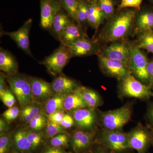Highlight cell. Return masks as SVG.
Listing matches in <instances>:
<instances>
[{
  "instance_id": "cell-1",
  "label": "cell",
  "mask_w": 153,
  "mask_h": 153,
  "mask_svg": "<svg viewBox=\"0 0 153 153\" xmlns=\"http://www.w3.org/2000/svg\"><path fill=\"white\" fill-rule=\"evenodd\" d=\"M137 11L132 8L117 10L112 17L107 20L96 39L100 43L110 44L126 40L129 36H132L134 20Z\"/></svg>"
},
{
  "instance_id": "cell-2",
  "label": "cell",
  "mask_w": 153,
  "mask_h": 153,
  "mask_svg": "<svg viewBox=\"0 0 153 153\" xmlns=\"http://www.w3.org/2000/svg\"><path fill=\"white\" fill-rule=\"evenodd\" d=\"M95 144L109 149L113 153H122L131 150L129 148L128 134L121 130L103 129L97 134Z\"/></svg>"
},
{
  "instance_id": "cell-3",
  "label": "cell",
  "mask_w": 153,
  "mask_h": 153,
  "mask_svg": "<svg viewBox=\"0 0 153 153\" xmlns=\"http://www.w3.org/2000/svg\"><path fill=\"white\" fill-rule=\"evenodd\" d=\"M6 81L12 93L19 102L21 108L26 105L35 102L31 85L26 75L19 72L13 75H7Z\"/></svg>"
},
{
  "instance_id": "cell-4",
  "label": "cell",
  "mask_w": 153,
  "mask_h": 153,
  "mask_svg": "<svg viewBox=\"0 0 153 153\" xmlns=\"http://www.w3.org/2000/svg\"><path fill=\"white\" fill-rule=\"evenodd\" d=\"M132 112L131 105L127 103L117 109L103 113L100 118L102 126L107 130H121L131 119Z\"/></svg>"
},
{
  "instance_id": "cell-5",
  "label": "cell",
  "mask_w": 153,
  "mask_h": 153,
  "mask_svg": "<svg viewBox=\"0 0 153 153\" xmlns=\"http://www.w3.org/2000/svg\"><path fill=\"white\" fill-rule=\"evenodd\" d=\"M148 58L146 54L134 45L131 55L128 63L131 73L135 78L145 85L152 87L150 79L148 74L147 65Z\"/></svg>"
},
{
  "instance_id": "cell-6",
  "label": "cell",
  "mask_w": 153,
  "mask_h": 153,
  "mask_svg": "<svg viewBox=\"0 0 153 153\" xmlns=\"http://www.w3.org/2000/svg\"><path fill=\"white\" fill-rule=\"evenodd\" d=\"M119 92L121 96L147 99L153 96L152 87L140 82L132 74L119 80Z\"/></svg>"
},
{
  "instance_id": "cell-7",
  "label": "cell",
  "mask_w": 153,
  "mask_h": 153,
  "mask_svg": "<svg viewBox=\"0 0 153 153\" xmlns=\"http://www.w3.org/2000/svg\"><path fill=\"white\" fill-rule=\"evenodd\" d=\"M72 57L70 48L60 44L52 54L39 63L45 66L51 75L55 76L62 73L63 68Z\"/></svg>"
},
{
  "instance_id": "cell-8",
  "label": "cell",
  "mask_w": 153,
  "mask_h": 153,
  "mask_svg": "<svg viewBox=\"0 0 153 153\" xmlns=\"http://www.w3.org/2000/svg\"><path fill=\"white\" fill-rule=\"evenodd\" d=\"M127 134L129 148L137 153H146L152 146L153 132L145 126L138 125Z\"/></svg>"
},
{
  "instance_id": "cell-9",
  "label": "cell",
  "mask_w": 153,
  "mask_h": 153,
  "mask_svg": "<svg viewBox=\"0 0 153 153\" xmlns=\"http://www.w3.org/2000/svg\"><path fill=\"white\" fill-rule=\"evenodd\" d=\"M133 45L134 42H129L126 39L114 41L101 47L99 55L119 60L128 65Z\"/></svg>"
},
{
  "instance_id": "cell-10",
  "label": "cell",
  "mask_w": 153,
  "mask_h": 153,
  "mask_svg": "<svg viewBox=\"0 0 153 153\" xmlns=\"http://www.w3.org/2000/svg\"><path fill=\"white\" fill-rule=\"evenodd\" d=\"M97 132L95 130H78L70 135L69 148L73 153H86L95 144Z\"/></svg>"
},
{
  "instance_id": "cell-11",
  "label": "cell",
  "mask_w": 153,
  "mask_h": 153,
  "mask_svg": "<svg viewBox=\"0 0 153 153\" xmlns=\"http://www.w3.org/2000/svg\"><path fill=\"white\" fill-rule=\"evenodd\" d=\"M98 57L99 66L103 74L120 80L131 75L128 65L119 61L97 55Z\"/></svg>"
},
{
  "instance_id": "cell-12",
  "label": "cell",
  "mask_w": 153,
  "mask_h": 153,
  "mask_svg": "<svg viewBox=\"0 0 153 153\" xmlns=\"http://www.w3.org/2000/svg\"><path fill=\"white\" fill-rule=\"evenodd\" d=\"M33 24V20L30 19L24 23L22 27L15 32L1 31L2 36H9L16 44L17 46L25 53L34 58L30 48V33Z\"/></svg>"
},
{
  "instance_id": "cell-13",
  "label": "cell",
  "mask_w": 153,
  "mask_h": 153,
  "mask_svg": "<svg viewBox=\"0 0 153 153\" xmlns=\"http://www.w3.org/2000/svg\"><path fill=\"white\" fill-rule=\"evenodd\" d=\"M30 82L34 101L42 105L49 99L54 93L51 82L33 76H27Z\"/></svg>"
},
{
  "instance_id": "cell-14",
  "label": "cell",
  "mask_w": 153,
  "mask_h": 153,
  "mask_svg": "<svg viewBox=\"0 0 153 153\" xmlns=\"http://www.w3.org/2000/svg\"><path fill=\"white\" fill-rule=\"evenodd\" d=\"M68 47L73 57L97 55L101 49L100 43L97 40L90 39L88 37L79 39Z\"/></svg>"
},
{
  "instance_id": "cell-15",
  "label": "cell",
  "mask_w": 153,
  "mask_h": 153,
  "mask_svg": "<svg viewBox=\"0 0 153 153\" xmlns=\"http://www.w3.org/2000/svg\"><path fill=\"white\" fill-rule=\"evenodd\" d=\"M153 30V6H146L137 11L134 20L132 36Z\"/></svg>"
},
{
  "instance_id": "cell-16",
  "label": "cell",
  "mask_w": 153,
  "mask_h": 153,
  "mask_svg": "<svg viewBox=\"0 0 153 153\" xmlns=\"http://www.w3.org/2000/svg\"><path fill=\"white\" fill-rule=\"evenodd\" d=\"M74 124L79 129L92 131L97 121V115L95 109L85 108L71 112Z\"/></svg>"
},
{
  "instance_id": "cell-17",
  "label": "cell",
  "mask_w": 153,
  "mask_h": 153,
  "mask_svg": "<svg viewBox=\"0 0 153 153\" xmlns=\"http://www.w3.org/2000/svg\"><path fill=\"white\" fill-rule=\"evenodd\" d=\"M41 7L40 26L49 30L58 11L61 8L59 0H40Z\"/></svg>"
},
{
  "instance_id": "cell-18",
  "label": "cell",
  "mask_w": 153,
  "mask_h": 153,
  "mask_svg": "<svg viewBox=\"0 0 153 153\" xmlns=\"http://www.w3.org/2000/svg\"><path fill=\"white\" fill-rule=\"evenodd\" d=\"M86 37H88L86 32L82 26L74 21L63 30L58 40L62 45L69 47L75 41Z\"/></svg>"
},
{
  "instance_id": "cell-19",
  "label": "cell",
  "mask_w": 153,
  "mask_h": 153,
  "mask_svg": "<svg viewBox=\"0 0 153 153\" xmlns=\"http://www.w3.org/2000/svg\"><path fill=\"white\" fill-rule=\"evenodd\" d=\"M51 83L54 93L64 95L74 92L80 86L76 80L62 73L55 76Z\"/></svg>"
},
{
  "instance_id": "cell-20",
  "label": "cell",
  "mask_w": 153,
  "mask_h": 153,
  "mask_svg": "<svg viewBox=\"0 0 153 153\" xmlns=\"http://www.w3.org/2000/svg\"><path fill=\"white\" fill-rule=\"evenodd\" d=\"M74 21L66 11L61 8L55 16L49 31L58 40L63 30Z\"/></svg>"
},
{
  "instance_id": "cell-21",
  "label": "cell",
  "mask_w": 153,
  "mask_h": 153,
  "mask_svg": "<svg viewBox=\"0 0 153 153\" xmlns=\"http://www.w3.org/2000/svg\"><path fill=\"white\" fill-rule=\"evenodd\" d=\"M19 64L14 55L8 50L0 48V70L7 75L18 73Z\"/></svg>"
},
{
  "instance_id": "cell-22",
  "label": "cell",
  "mask_w": 153,
  "mask_h": 153,
  "mask_svg": "<svg viewBox=\"0 0 153 153\" xmlns=\"http://www.w3.org/2000/svg\"><path fill=\"white\" fill-rule=\"evenodd\" d=\"M27 130L25 128H19L13 133V150L19 153H32Z\"/></svg>"
},
{
  "instance_id": "cell-23",
  "label": "cell",
  "mask_w": 153,
  "mask_h": 153,
  "mask_svg": "<svg viewBox=\"0 0 153 153\" xmlns=\"http://www.w3.org/2000/svg\"><path fill=\"white\" fill-rule=\"evenodd\" d=\"M88 25L97 31L100 25L106 20L104 14L97 3L96 0H89Z\"/></svg>"
},
{
  "instance_id": "cell-24",
  "label": "cell",
  "mask_w": 153,
  "mask_h": 153,
  "mask_svg": "<svg viewBox=\"0 0 153 153\" xmlns=\"http://www.w3.org/2000/svg\"><path fill=\"white\" fill-rule=\"evenodd\" d=\"M27 136L31 146L32 153H39L47 146L48 139L45 135V131H33L27 130Z\"/></svg>"
},
{
  "instance_id": "cell-25",
  "label": "cell",
  "mask_w": 153,
  "mask_h": 153,
  "mask_svg": "<svg viewBox=\"0 0 153 153\" xmlns=\"http://www.w3.org/2000/svg\"><path fill=\"white\" fill-rule=\"evenodd\" d=\"M77 90L88 108L95 109L101 105V97L95 91L82 86H79Z\"/></svg>"
},
{
  "instance_id": "cell-26",
  "label": "cell",
  "mask_w": 153,
  "mask_h": 153,
  "mask_svg": "<svg viewBox=\"0 0 153 153\" xmlns=\"http://www.w3.org/2000/svg\"><path fill=\"white\" fill-rule=\"evenodd\" d=\"M66 96L55 94L43 105V112L48 116L57 111H65L64 102Z\"/></svg>"
},
{
  "instance_id": "cell-27",
  "label": "cell",
  "mask_w": 153,
  "mask_h": 153,
  "mask_svg": "<svg viewBox=\"0 0 153 153\" xmlns=\"http://www.w3.org/2000/svg\"><path fill=\"white\" fill-rule=\"evenodd\" d=\"M64 108L65 111L71 112L80 108H87L77 88L74 92L66 95L64 100Z\"/></svg>"
},
{
  "instance_id": "cell-28",
  "label": "cell",
  "mask_w": 153,
  "mask_h": 153,
  "mask_svg": "<svg viewBox=\"0 0 153 153\" xmlns=\"http://www.w3.org/2000/svg\"><path fill=\"white\" fill-rule=\"evenodd\" d=\"M43 111V105L36 102L26 105L21 108L20 118L26 123H29L39 113Z\"/></svg>"
},
{
  "instance_id": "cell-29",
  "label": "cell",
  "mask_w": 153,
  "mask_h": 153,
  "mask_svg": "<svg viewBox=\"0 0 153 153\" xmlns=\"http://www.w3.org/2000/svg\"><path fill=\"white\" fill-rule=\"evenodd\" d=\"M89 0H78V7L76 12V23L82 26L86 32L88 25L89 13Z\"/></svg>"
},
{
  "instance_id": "cell-30",
  "label": "cell",
  "mask_w": 153,
  "mask_h": 153,
  "mask_svg": "<svg viewBox=\"0 0 153 153\" xmlns=\"http://www.w3.org/2000/svg\"><path fill=\"white\" fill-rule=\"evenodd\" d=\"M135 45L139 49H144L153 54V30L137 36Z\"/></svg>"
},
{
  "instance_id": "cell-31",
  "label": "cell",
  "mask_w": 153,
  "mask_h": 153,
  "mask_svg": "<svg viewBox=\"0 0 153 153\" xmlns=\"http://www.w3.org/2000/svg\"><path fill=\"white\" fill-rule=\"evenodd\" d=\"M97 3L104 14L106 20L110 19L115 13L117 10L116 7L118 1L116 0H96Z\"/></svg>"
},
{
  "instance_id": "cell-32",
  "label": "cell",
  "mask_w": 153,
  "mask_h": 153,
  "mask_svg": "<svg viewBox=\"0 0 153 153\" xmlns=\"http://www.w3.org/2000/svg\"><path fill=\"white\" fill-rule=\"evenodd\" d=\"M69 140L70 135L66 133L58 134L49 139L47 145L55 147L67 149L69 148Z\"/></svg>"
},
{
  "instance_id": "cell-33",
  "label": "cell",
  "mask_w": 153,
  "mask_h": 153,
  "mask_svg": "<svg viewBox=\"0 0 153 153\" xmlns=\"http://www.w3.org/2000/svg\"><path fill=\"white\" fill-rule=\"evenodd\" d=\"M48 118L47 116L43 111L36 115L29 124L30 130L33 131H40L46 127Z\"/></svg>"
},
{
  "instance_id": "cell-34",
  "label": "cell",
  "mask_w": 153,
  "mask_h": 153,
  "mask_svg": "<svg viewBox=\"0 0 153 153\" xmlns=\"http://www.w3.org/2000/svg\"><path fill=\"white\" fill-rule=\"evenodd\" d=\"M61 8L66 11L69 16L76 23V12L78 0H59Z\"/></svg>"
},
{
  "instance_id": "cell-35",
  "label": "cell",
  "mask_w": 153,
  "mask_h": 153,
  "mask_svg": "<svg viewBox=\"0 0 153 153\" xmlns=\"http://www.w3.org/2000/svg\"><path fill=\"white\" fill-rule=\"evenodd\" d=\"M45 135L48 139L58 134L66 133V131L60 124L52 122L48 120L45 127Z\"/></svg>"
},
{
  "instance_id": "cell-36",
  "label": "cell",
  "mask_w": 153,
  "mask_h": 153,
  "mask_svg": "<svg viewBox=\"0 0 153 153\" xmlns=\"http://www.w3.org/2000/svg\"><path fill=\"white\" fill-rule=\"evenodd\" d=\"M13 132H8L0 135V153H9L13 146Z\"/></svg>"
},
{
  "instance_id": "cell-37",
  "label": "cell",
  "mask_w": 153,
  "mask_h": 153,
  "mask_svg": "<svg viewBox=\"0 0 153 153\" xmlns=\"http://www.w3.org/2000/svg\"><path fill=\"white\" fill-rule=\"evenodd\" d=\"M143 0H121L118 6L117 10L127 8L134 9L137 10H140L141 5Z\"/></svg>"
},
{
  "instance_id": "cell-38",
  "label": "cell",
  "mask_w": 153,
  "mask_h": 153,
  "mask_svg": "<svg viewBox=\"0 0 153 153\" xmlns=\"http://www.w3.org/2000/svg\"><path fill=\"white\" fill-rule=\"evenodd\" d=\"M21 110L17 106H13L8 108L3 113V117L9 123L16 119L20 115Z\"/></svg>"
},
{
  "instance_id": "cell-39",
  "label": "cell",
  "mask_w": 153,
  "mask_h": 153,
  "mask_svg": "<svg viewBox=\"0 0 153 153\" xmlns=\"http://www.w3.org/2000/svg\"><path fill=\"white\" fill-rule=\"evenodd\" d=\"M0 98L4 104L8 108L14 106L16 102V97L11 91L8 88L3 95L0 96Z\"/></svg>"
},
{
  "instance_id": "cell-40",
  "label": "cell",
  "mask_w": 153,
  "mask_h": 153,
  "mask_svg": "<svg viewBox=\"0 0 153 153\" xmlns=\"http://www.w3.org/2000/svg\"><path fill=\"white\" fill-rule=\"evenodd\" d=\"M65 114V111H57L47 116V118L52 122L60 125Z\"/></svg>"
},
{
  "instance_id": "cell-41",
  "label": "cell",
  "mask_w": 153,
  "mask_h": 153,
  "mask_svg": "<svg viewBox=\"0 0 153 153\" xmlns=\"http://www.w3.org/2000/svg\"><path fill=\"white\" fill-rule=\"evenodd\" d=\"M60 125L65 129L71 128L75 125L74 120L72 116L68 114H65L60 123Z\"/></svg>"
},
{
  "instance_id": "cell-42",
  "label": "cell",
  "mask_w": 153,
  "mask_h": 153,
  "mask_svg": "<svg viewBox=\"0 0 153 153\" xmlns=\"http://www.w3.org/2000/svg\"><path fill=\"white\" fill-rule=\"evenodd\" d=\"M39 153H72L67 152L65 149L55 147L51 146H46L44 149Z\"/></svg>"
},
{
  "instance_id": "cell-43",
  "label": "cell",
  "mask_w": 153,
  "mask_h": 153,
  "mask_svg": "<svg viewBox=\"0 0 153 153\" xmlns=\"http://www.w3.org/2000/svg\"><path fill=\"white\" fill-rule=\"evenodd\" d=\"M86 153H113L107 148L95 144L90 151Z\"/></svg>"
},
{
  "instance_id": "cell-44",
  "label": "cell",
  "mask_w": 153,
  "mask_h": 153,
  "mask_svg": "<svg viewBox=\"0 0 153 153\" xmlns=\"http://www.w3.org/2000/svg\"><path fill=\"white\" fill-rule=\"evenodd\" d=\"M10 123L4 117L0 119V135L8 132L10 128Z\"/></svg>"
},
{
  "instance_id": "cell-45",
  "label": "cell",
  "mask_w": 153,
  "mask_h": 153,
  "mask_svg": "<svg viewBox=\"0 0 153 153\" xmlns=\"http://www.w3.org/2000/svg\"><path fill=\"white\" fill-rule=\"evenodd\" d=\"M6 76H7V74L1 71L0 72V96L3 95L7 89L6 83Z\"/></svg>"
},
{
  "instance_id": "cell-46",
  "label": "cell",
  "mask_w": 153,
  "mask_h": 153,
  "mask_svg": "<svg viewBox=\"0 0 153 153\" xmlns=\"http://www.w3.org/2000/svg\"><path fill=\"white\" fill-rule=\"evenodd\" d=\"M148 74L150 79L152 86H153V59L148 61L147 65Z\"/></svg>"
},
{
  "instance_id": "cell-47",
  "label": "cell",
  "mask_w": 153,
  "mask_h": 153,
  "mask_svg": "<svg viewBox=\"0 0 153 153\" xmlns=\"http://www.w3.org/2000/svg\"><path fill=\"white\" fill-rule=\"evenodd\" d=\"M148 119L152 125L153 126V103L150 105L148 109L147 113Z\"/></svg>"
},
{
  "instance_id": "cell-48",
  "label": "cell",
  "mask_w": 153,
  "mask_h": 153,
  "mask_svg": "<svg viewBox=\"0 0 153 153\" xmlns=\"http://www.w3.org/2000/svg\"><path fill=\"white\" fill-rule=\"evenodd\" d=\"M9 153H19L18 152H16V151L13 150L12 151H11V152H10Z\"/></svg>"
},
{
  "instance_id": "cell-49",
  "label": "cell",
  "mask_w": 153,
  "mask_h": 153,
  "mask_svg": "<svg viewBox=\"0 0 153 153\" xmlns=\"http://www.w3.org/2000/svg\"><path fill=\"white\" fill-rule=\"evenodd\" d=\"M131 150H129L128 151H127V152H125L122 153H131Z\"/></svg>"
},
{
  "instance_id": "cell-50",
  "label": "cell",
  "mask_w": 153,
  "mask_h": 153,
  "mask_svg": "<svg viewBox=\"0 0 153 153\" xmlns=\"http://www.w3.org/2000/svg\"><path fill=\"white\" fill-rule=\"evenodd\" d=\"M149 1H150V2L152 3V4L153 5V0H149Z\"/></svg>"
},
{
  "instance_id": "cell-51",
  "label": "cell",
  "mask_w": 153,
  "mask_h": 153,
  "mask_svg": "<svg viewBox=\"0 0 153 153\" xmlns=\"http://www.w3.org/2000/svg\"><path fill=\"white\" fill-rule=\"evenodd\" d=\"M152 146H153V142Z\"/></svg>"
},
{
  "instance_id": "cell-52",
  "label": "cell",
  "mask_w": 153,
  "mask_h": 153,
  "mask_svg": "<svg viewBox=\"0 0 153 153\" xmlns=\"http://www.w3.org/2000/svg\"></svg>"
}]
</instances>
